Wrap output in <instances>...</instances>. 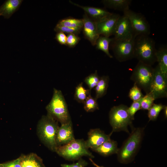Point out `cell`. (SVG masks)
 <instances>
[{"label":"cell","instance_id":"6da1fadb","mask_svg":"<svg viewBox=\"0 0 167 167\" xmlns=\"http://www.w3.org/2000/svg\"><path fill=\"white\" fill-rule=\"evenodd\" d=\"M144 128H134L117 153L118 161L127 164L132 162L138 151L144 134Z\"/></svg>","mask_w":167,"mask_h":167},{"label":"cell","instance_id":"7a4b0ae2","mask_svg":"<svg viewBox=\"0 0 167 167\" xmlns=\"http://www.w3.org/2000/svg\"><path fill=\"white\" fill-rule=\"evenodd\" d=\"M155 42L148 35H140L135 39L134 58L145 64L152 66L156 62Z\"/></svg>","mask_w":167,"mask_h":167},{"label":"cell","instance_id":"3957f363","mask_svg":"<svg viewBox=\"0 0 167 167\" xmlns=\"http://www.w3.org/2000/svg\"><path fill=\"white\" fill-rule=\"evenodd\" d=\"M59 127L58 122L48 114L42 117L37 126V134L39 139L53 152H55L57 147L56 138Z\"/></svg>","mask_w":167,"mask_h":167},{"label":"cell","instance_id":"277c9868","mask_svg":"<svg viewBox=\"0 0 167 167\" xmlns=\"http://www.w3.org/2000/svg\"><path fill=\"white\" fill-rule=\"evenodd\" d=\"M88 149L83 139H75L67 144L58 146L55 152L66 160L74 161L83 156L94 158V155Z\"/></svg>","mask_w":167,"mask_h":167},{"label":"cell","instance_id":"5b68a950","mask_svg":"<svg viewBox=\"0 0 167 167\" xmlns=\"http://www.w3.org/2000/svg\"><path fill=\"white\" fill-rule=\"evenodd\" d=\"M48 114L61 124L71 121L67 104L61 91L54 89L52 99L46 107Z\"/></svg>","mask_w":167,"mask_h":167},{"label":"cell","instance_id":"8992f818","mask_svg":"<svg viewBox=\"0 0 167 167\" xmlns=\"http://www.w3.org/2000/svg\"><path fill=\"white\" fill-rule=\"evenodd\" d=\"M128 108L126 105L121 104L111 109L109 113V122L113 132L123 131L129 134L128 126L132 124V120L128 113Z\"/></svg>","mask_w":167,"mask_h":167},{"label":"cell","instance_id":"52a82bcc","mask_svg":"<svg viewBox=\"0 0 167 167\" xmlns=\"http://www.w3.org/2000/svg\"><path fill=\"white\" fill-rule=\"evenodd\" d=\"M153 72L152 66L139 62L133 69L130 79L147 94L150 91Z\"/></svg>","mask_w":167,"mask_h":167},{"label":"cell","instance_id":"ba28073f","mask_svg":"<svg viewBox=\"0 0 167 167\" xmlns=\"http://www.w3.org/2000/svg\"><path fill=\"white\" fill-rule=\"evenodd\" d=\"M135 37L115 40L113 38L110 43V47L116 59L123 62L134 58V46Z\"/></svg>","mask_w":167,"mask_h":167},{"label":"cell","instance_id":"9c48e42d","mask_svg":"<svg viewBox=\"0 0 167 167\" xmlns=\"http://www.w3.org/2000/svg\"><path fill=\"white\" fill-rule=\"evenodd\" d=\"M129 19L134 36L149 35L150 33L149 24L145 17L141 13L135 12L129 9L123 12Z\"/></svg>","mask_w":167,"mask_h":167},{"label":"cell","instance_id":"30bf717a","mask_svg":"<svg viewBox=\"0 0 167 167\" xmlns=\"http://www.w3.org/2000/svg\"><path fill=\"white\" fill-rule=\"evenodd\" d=\"M150 92L155 99L167 97V75L161 71L158 65L154 68Z\"/></svg>","mask_w":167,"mask_h":167},{"label":"cell","instance_id":"8fae6325","mask_svg":"<svg viewBox=\"0 0 167 167\" xmlns=\"http://www.w3.org/2000/svg\"><path fill=\"white\" fill-rule=\"evenodd\" d=\"M120 15L112 13L110 15L97 22L100 35L109 37L113 35L116 24Z\"/></svg>","mask_w":167,"mask_h":167},{"label":"cell","instance_id":"7c38bea8","mask_svg":"<svg viewBox=\"0 0 167 167\" xmlns=\"http://www.w3.org/2000/svg\"><path fill=\"white\" fill-rule=\"evenodd\" d=\"M83 21V33L85 38L89 41L93 46L96 45L100 36L97 22L93 20L84 13L82 18Z\"/></svg>","mask_w":167,"mask_h":167},{"label":"cell","instance_id":"4fadbf2b","mask_svg":"<svg viewBox=\"0 0 167 167\" xmlns=\"http://www.w3.org/2000/svg\"><path fill=\"white\" fill-rule=\"evenodd\" d=\"M115 40L125 39L135 36L131 23L126 16H120L113 34Z\"/></svg>","mask_w":167,"mask_h":167},{"label":"cell","instance_id":"5bb4252c","mask_svg":"<svg viewBox=\"0 0 167 167\" xmlns=\"http://www.w3.org/2000/svg\"><path fill=\"white\" fill-rule=\"evenodd\" d=\"M113 132L106 134L99 128L90 129L88 133V138L85 141L87 147L91 149L96 148L104 142L110 139Z\"/></svg>","mask_w":167,"mask_h":167},{"label":"cell","instance_id":"9a60e30c","mask_svg":"<svg viewBox=\"0 0 167 167\" xmlns=\"http://www.w3.org/2000/svg\"><path fill=\"white\" fill-rule=\"evenodd\" d=\"M75 139L71 121L61 124L58 129L56 135L57 147L67 144Z\"/></svg>","mask_w":167,"mask_h":167},{"label":"cell","instance_id":"2e32d148","mask_svg":"<svg viewBox=\"0 0 167 167\" xmlns=\"http://www.w3.org/2000/svg\"><path fill=\"white\" fill-rule=\"evenodd\" d=\"M71 4L82 9L88 16L97 22L110 15V13L102 8L88 6H83L75 3L71 1Z\"/></svg>","mask_w":167,"mask_h":167},{"label":"cell","instance_id":"e0dca14e","mask_svg":"<svg viewBox=\"0 0 167 167\" xmlns=\"http://www.w3.org/2000/svg\"><path fill=\"white\" fill-rule=\"evenodd\" d=\"M118 149L117 142L110 139L99 147L91 150L102 156L106 157L117 154Z\"/></svg>","mask_w":167,"mask_h":167},{"label":"cell","instance_id":"ac0fdd59","mask_svg":"<svg viewBox=\"0 0 167 167\" xmlns=\"http://www.w3.org/2000/svg\"><path fill=\"white\" fill-rule=\"evenodd\" d=\"M22 0H7L0 6V16L9 19L19 8Z\"/></svg>","mask_w":167,"mask_h":167},{"label":"cell","instance_id":"d6986e66","mask_svg":"<svg viewBox=\"0 0 167 167\" xmlns=\"http://www.w3.org/2000/svg\"><path fill=\"white\" fill-rule=\"evenodd\" d=\"M19 157L22 167H45L42 159L35 153L23 154Z\"/></svg>","mask_w":167,"mask_h":167},{"label":"cell","instance_id":"ffe728a7","mask_svg":"<svg viewBox=\"0 0 167 167\" xmlns=\"http://www.w3.org/2000/svg\"><path fill=\"white\" fill-rule=\"evenodd\" d=\"M130 0H103L102 2L106 7L124 12L129 9Z\"/></svg>","mask_w":167,"mask_h":167},{"label":"cell","instance_id":"44dd1931","mask_svg":"<svg viewBox=\"0 0 167 167\" xmlns=\"http://www.w3.org/2000/svg\"><path fill=\"white\" fill-rule=\"evenodd\" d=\"M156 62H158L161 71L167 75V49L165 47L157 50L156 54Z\"/></svg>","mask_w":167,"mask_h":167},{"label":"cell","instance_id":"7402d4cb","mask_svg":"<svg viewBox=\"0 0 167 167\" xmlns=\"http://www.w3.org/2000/svg\"><path fill=\"white\" fill-rule=\"evenodd\" d=\"M109 78L108 76H103L100 79L95 88V97L97 100L104 96L106 93L109 86Z\"/></svg>","mask_w":167,"mask_h":167},{"label":"cell","instance_id":"603a6c76","mask_svg":"<svg viewBox=\"0 0 167 167\" xmlns=\"http://www.w3.org/2000/svg\"><path fill=\"white\" fill-rule=\"evenodd\" d=\"M113 39V38L100 35L97 39L95 45L96 49L104 52L110 58H112L113 57L109 52V46Z\"/></svg>","mask_w":167,"mask_h":167},{"label":"cell","instance_id":"cb8c5ba5","mask_svg":"<svg viewBox=\"0 0 167 167\" xmlns=\"http://www.w3.org/2000/svg\"><path fill=\"white\" fill-rule=\"evenodd\" d=\"M91 91L86 89L81 83L76 87L74 98L78 102L84 103L87 98L91 94Z\"/></svg>","mask_w":167,"mask_h":167},{"label":"cell","instance_id":"d4e9b609","mask_svg":"<svg viewBox=\"0 0 167 167\" xmlns=\"http://www.w3.org/2000/svg\"><path fill=\"white\" fill-rule=\"evenodd\" d=\"M57 24L72 28H83V21L82 19H78L69 17L61 19Z\"/></svg>","mask_w":167,"mask_h":167},{"label":"cell","instance_id":"484cf974","mask_svg":"<svg viewBox=\"0 0 167 167\" xmlns=\"http://www.w3.org/2000/svg\"><path fill=\"white\" fill-rule=\"evenodd\" d=\"M83 104L84 109L88 112H93L99 109L97 100L93 98L91 94L87 98Z\"/></svg>","mask_w":167,"mask_h":167},{"label":"cell","instance_id":"4316f807","mask_svg":"<svg viewBox=\"0 0 167 167\" xmlns=\"http://www.w3.org/2000/svg\"><path fill=\"white\" fill-rule=\"evenodd\" d=\"M165 106L161 104L154 103L148 110V114L149 121H154L156 120L160 112L163 109Z\"/></svg>","mask_w":167,"mask_h":167},{"label":"cell","instance_id":"83f0119b","mask_svg":"<svg viewBox=\"0 0 167 167\" xmlns=\"http://www.w3.org/2000/svg\"><path fill=\"white\" fill-rule=\"evenodd\" d=\"M155 100L153 95L150 92L146 94L141 99V109L148 110L154 104Z\"/></svg>","mask_w":167,"mask_h":167},{"label":"cell","instance_id":"f1b7e54d","mask_svg":"<svg viewBox=\"0 0 167 167\" xmlns=\"http://www.w3.org/2000/svg\"><path fill=\"white\" fill-rule=\"evenodd\" d=\"M100 79V77L98 75L97 71H96L94 73L87 77L85 79L84 81L88 85L89 90L91 91L92 89L96 87Z\"/></svg>","mask_w":167,"mask_h":167},{"label":"cell","instance_id":"f546056e","mask_svg":"<svg viewBox=\"0 0 167 167\" xmlns=\"http://www.w3.org/2000/svg\"><path fill=\"white\" fill-rule=\"evenodd\" d=\"M144 96L141 89L134 84L129 93L128 96L130 99L133 101H137L141 99Z\"/></svg>","mask_w":167,"mask_h":167},{"label":"cell","instance_id":"4dcf8cb0","mask_svg":"<svg viewBox=\"0 0 167 167\" xmlns=\"http://www.w3.org/2000/svg\"><path fill=\"white\" fill-rule=\"evenodd\" d=\"M82 28H72L56 24L54 29L55 31L57 32H61L64 33L69 34L73 33L78 35L80 33Z\"/></svg>","mask_w":167,"mask_h":167},{"label":"cell","instance_id":"1f68e13d","mask_svg":"<svg viewBox=\"0 0 167 167\" xmlns=\"http://www.w3.org/2000/svg\"><path fill=\"white\" fill-rule=\"evenodd\" d=\"M141 99L138 101H133L131 106L128 108V113L132 120L134 119V116L135 113L141 109Z\"/></svg>","mask_w":167,"mask_h":167},{"label":"cell","instance_id":"d6a6232c","mask_svg":"<svg viewBox=\"0 0 167 167\" xmlns=\"http://www.w3.org/2000/svg\"><path fill=\"white\" fill-rule=\"evenodd\" d=\"M80 40V38L77 35L73 33L68 34L66 36V46L70 48H73Z\"/></svg>","mask_w":167,"mask_h":167},{"label":"cell","instance_id":"836d02e7","mask_svg":"<svg viewBox=\"0 0 167 167\" xmlns=\"http://www.w3.org/2000/svg\"><path fill=\"white\" fill-rule=\"evenodd\" d=\"M88 162L81 158L76 163L68 164H63L61 165V167H85L88 165Z\"/></svg>","mask_w":167,"mask_h":167},{"label":"cell","instance_id":"e575fe53","mask_svg":"<svg viewBox=\"0 0 167 167\" xmlns=\"http://www.w3.org/2000/svg\"><path fill=\"white\" fill-rule=\"evenodd\" d=\"M55 38L60 44L66 45V36L64 33L57 32Z\"/></svg>","mask_w":167,"mask_h":167},{"label":"cell","instance_id":"d590c367","mask_svg":"<svg viewBox=\"0 0 167 167\" xmlns=\"http://www.w3.org/2000/svg\"><path fill=\"white\" fill-rule=\"evenodd\" d=\"M3 167H22L19 157L9 161L2 163Z\"/></svg>","mask_w":167,"mask_h":167},{"label":"cell","instance_id":"8d00e7d4","mask_svg":"<svg viewBox=\"0 0 167 167\" xmlns=\"http://www.w3.org/2000/svg\"><path fill=\"white\" fill-rule=\"evenodd\" d=\"M89 160L92 163V164L95 167H104L103 166H100L96 164L93 161L92 158H89Z\"/></svg>","mask_w":167,"mask_h":167},{"label":"cell","instance_id":"74e56055","mask_svg":"<svg viewBox=\"0 0 167 167\" xmlns=\"http://www.w3.org/2000/svg\"><path fill=\"white\" fill-rule=\"evenodd\" d=\"M163 110L164 111L165 118H167V106L166 105H165Z\"/></svg>","mask_w":167,"mask_h":167},{"label":"cell","instance_id":"f35d334b","mask_svg":"<svg viewBox=\"0 0 167 167\" xmlns=\"http://www.w3.org/2000/svg\"><path fill=\"white\" fill-rule=\"evenodd\" d=\"M0 167H3L2 163L0 164Z\"/></svg>","mask_w":167,"mask_h":167}]
</instances>
